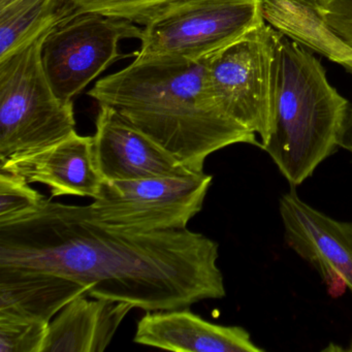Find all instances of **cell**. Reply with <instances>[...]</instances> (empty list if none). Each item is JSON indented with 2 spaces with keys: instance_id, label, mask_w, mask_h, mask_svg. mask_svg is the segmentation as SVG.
I'll list each match as a JSON object with an SVG mask.
<instances>
[{
  "instance_id": "6da1fadb",
  "label": "cell",
  "mask_w": 352,
  "mask_h": 352,
  "mask_svg": "<svg viewBox=\"0 0 352 352\" xmlns=\"http://www.w3.org/2000/svg\"><path fill=\"white\" fill-rule=\"evenodd\" d=\"M219 245L184 230L133 232L96 219L88 206L46 199L32 215L0 226V265L50 272L94 298L146 312L226 296Z\"/></svg>"
},
{
  "instance_id": "7a4b0ae2",
  "label": "cell",
  "mask_w": 352,
  "mask_h": 352,
  "mask_svg": "<svg viewBox=\"0 0 352 352\" xmlns=\"http://www.w3.org/2000/svg\"><path fill=\"white\" fill-rule=\"evenodd\" d=\"M88 96L114 109L192 170L234 144L261 147L256 133L218 106L208 79L207 57L137 55L124 69L96 82Z\"/></svg>"
},
{
  "instance_id": "3957f363",
  "label": "cell",
  "mask_w": 352,
  "mask_h": 352,
  "mask_svg": "<svg viewBox=\"0 0 352 352\" xmlns=\"http://www.w3.org/2000/svg\"><path fill=\"white\" fill-rule=\"evenodd\" d=\"M272 126L261 144L292 187L341 148L350 104L311 51L273 28Z\"/></svg>"
},
{
  "instance_id": "277c9868",
  "label": "cell",
  "mask_w": 352,
  "mask_h": 352,
  "mask_svg": "<svg viewBox=\"0 0 352 352\" xmlns=\"http://www.w3.org/2000/svg\"><path fill=\"white\" fill-rule=\"evenodd\" d=\"M47 32L0 59V160L77 133L73 100L55 94L43 67L41 50Z\"/></svg>"
},
{
  "instance_id": "5b68a950",
  "label": "cell",
  "mask_w": 352,
  "mask_h": 352,
  "mask_svg": "<svg viewBox=\"0 0 352 352\" xmlns=\"http://www.w3.org/2000/svg\"><path fill=\"white\" fill-rule=\"evenodd\" d=\"M265 22L261 0H176L146 24L137 55L204 58Z\"/></svg>"
},
{
  "instance_id": "8992f818",
  "label": "cell",
  "mask_w": 352,
  "mask_h": 352,
  "mask_svg": "<svg viewBox=\"0 0 352 352\" xmlns=\"http://www.w3.org/2000/svg\"><path fill=\"white\" fill-rule=\"evenodd\" d=\"M133 22L96 12L77 11L57 22L43 41V67L51 87L63 100H73L113 63L123 57L119 43L141 40Z\"/></svg>"
},
{
  "instance_id": "52a82bcc",
  "label": "cell",
  "mask_w": 352,
  "mask_h": 352,
  "mask_svg": "<svg viewBox=\"0 0 352 352\" xmlns=\"http://www.w3.org/2000/svg\"><path fill=\"white\" fill-rule=\"evenodd\" d=\"M213 177L160 176L131 181H104L88 206L104 223L133 232L184 230L203 209Z\"/></svg>"
},
{
  "instance_id": "ba28073f",
  "label": "cell",
  "mask_w": 352,
  "mask_h": 352,
  "mask_svg": "<svg viewBox=\"0 0 352 352\" xmlns=\"http://www.w3.org/2000/svg\"><path fill=\"white\" fill-rule=\"evenodd\" d=\"M273 28L267 22L207 56L208 79L218 106L261 137L272 126Z\"/></svg>"
},
{
  "instance_id": "9c48e42d",
  "label": "cell",
  "mask_w": 352,
  "mask_h": 352,
  "mask_svg": "<svg viewBox=\"0 0 352 352\" xmlns=\"http://www.w3.org/2000/svg\"><path fill=\"white\" fill-rule=\"evenodd\" d=\"M279 212L288 246L329 286L352 292V222L314 209L294 188L280 197Z\"/></svg>"
},
{
  "instance_id": "30bf717a",
  "label": "cell",
  "mask_w": 352,
  "mask_h": 352,
  "mask_svg": "<svg viewBox=\"0 0 352 352\" xmlns=\"http://www.w3.org/2000/svg\"><path fill=\"white\" fill-rule=\"evenodd\" d=\"M94 155L104 181H131L193 173L114 109L100 104Z\"/></svg>"
},
{
  "instance_id": "8fae6325",
  "label": "cell",
  "mask_w": 352,
  "mask_h": 352,
  "mask_svg": "<svg viewBox=\"0 0 352 352\" xmlns=\"http://www.w3.org/2000/svg\"><path fill=\"white\" fill-rule=\"evenodd\" d=\"M0 170L30 184L47 185L52 197L74 195L96 199L104 183L96 166L94 137L78 133L47 147L0 160Z\"/></svg>"
},
{
  "instance_id": "7c38bea8",
  "label": "cell",
  "mask_w": 352,
  "mask_h": 352,
  "mask_svg": "<svg viewBox=\"0 0 352 352\" xmlns=\"http://www.w3.org/2000/svg\"><path fill=\"white\" fill-rule=\"evenodd\" d=\"M133 342L176 352L265 351L243 327L210 322L186 308L146 313Z\"/></svg>"
},
{
  "instance_id": "4fadbf2b",
  "label": "cell",
  "mask_w": 352,
  "mask_h": 352,
  "mask_svg": "<svg viewBox=\"0 0 352 352\" xmlns=\"http://www.w3.org/2000/svg\"><path fill=\"white\" fill-rule=\"evenodd\" d=\"M133 305L78 296L49 323L43 352H102L110 345Z\"/></svg>"
},
{
  "instance_id": "5bb4252c",
  "label": "cell",
  "mask_w": 352,
  "mask_h": 352,
  "mask_svg": "<svg viewBox=\"0 0 352 352\" xmlns=\"http://www.w3.org/2000/svg\"><path fill=\"white\" fill-rule=\"evenodd\" d=\"M81 284L50 272L0 265V316L50 322L78 296Z\"/></svg>"
},
{
  "instance_id": "9a60e30c",
  "label": "cell",
  "mask_w": 352,
  "mask_h": 352,
  "mask_svg": "<svg viewBox=\"0 0 352 352\" xmlns=\"http://www.w3.org/2000/svg\"><path fill=\"white\" fill-rule=\"evenodd\" d=\"M265 21L300 46L352 74V46L327 21L316 0H261Z\"/></svg>"
},
{
  "instance_id": "2e32d148",
  "label": "cell",
  "mask_w": 352,
  "mask_h": 352,
  "mask_svg": "<svg viewBox=\"0 0 352 352\" xmlns=\"http://www.w3.org/2000/svg\"><path fill=\"white\" fill-rule=\"evenodd\" d=\"M80 11L72 0H16L0 9V59L42 36Z\"/></svg>"
},
{
  "instance_id": "e0dca14e",
  "label": "cell",
  "mask_w": 352,
  "mask_h": 352,
  "mask_svg": "<svg viewBox=\"0 0 352 352\" xmlns=\"http://www.w3.org/2000/svg\"><path fill=\"white\" fill-rule=\"evenodd\" d=\"M46 199L24 179L0 170V226L32 215Z\"/></svg>"
},
{
  "instance_id": "ac0fdd59",
  "label": "cell",
  "mask_w": 352,
  "mask_h": 352,
  "mask_svg": "<svg viewBox=\"0 0 352 352\" xmlns=\"http://www.w3.org/2000/svg\"><path fill=\"white\" fill-rule=\"evenodd\" d=\"M49 323L15 316H0V352H43Z\"/></svg>"
},
{
  "instance_id": "d6986e66",
  "label": "cell",
  "mask_w": 352,
  "mask_h": 352,
  "mask_svg": "<svg viewBox=\"0 0 352 352\" xmlns=\"http://www.w3.org/2000/svg\"><path fill=\"white\" fill-rule=\"evenodd\" d=\"M80 11L96 12L145 26L154 15L176 0H72Z\"/></svg>"
},
{
  "instance_id": "ffe728a7",
  "label": "cell",
  "mask_w": 352,
  "mask_h": 352,
  "mask_svg": "<svg viewBox=\"0 0 352 352\" xmlns=\"http://www.w3.org/2000/svg\"><path fill=\"white\" fill-rule=\"evenodd\" d=\"M325 21L352 46V0H316Z\"/></svg>"
},
{
  "instance_id": "44dd1931",
  "label": "cell",
  "mask_w": 352,
  "mask_h": 352,
  "mask_svg": "<svg viewBox=\"0 0 352 352\" xmlns=\"http://www.w3.org/2000/svg\"><path fill=\"white\" fill-rule=\"evenodd\" d=\"M341 148H344L352 154V104H350L349 115H348L345 131L342 139Z\"/></svg>"
},
{
  "instance_id": "7402d4cb",
  "label": "cell",
  "mask_w": 352,
  "mask_h": 352,
  "mask_svg": "<svg viewBox=\"0 0 352 352\" xmlns=\"http://www.w3.org/2000/svg\"><path fill=\"white\" fill-rule=\"evenodd\" d=\"M16 0H0V9L7 7V6L11 5Z\"/></svg>"
}]
</instances>
